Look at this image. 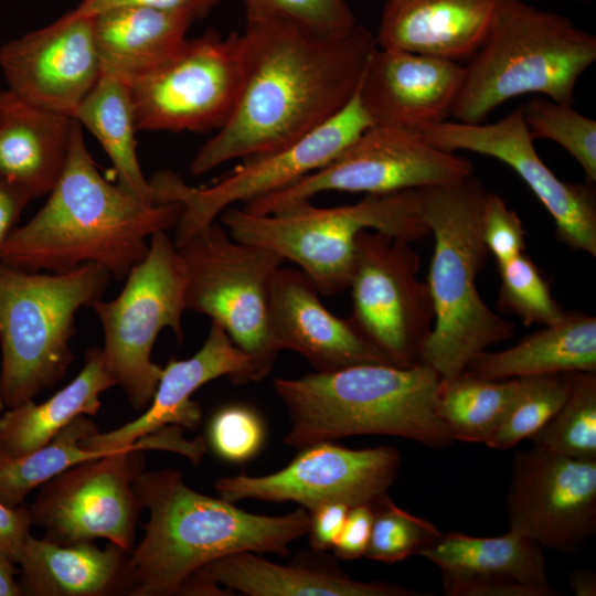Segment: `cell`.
<instances>
[{
  "label": "cell",
  "mask_w": 596,
  "mask_h": 596,
  "mask_svg": "<svg viewBox=\"0 0 596 596\" xmlns=\"http://www.w3.org/2000/svg\"><path fill=\"white\" fill-rule=\"evenodd\" d=\"M241 34V89L226 121L193 157L194 177L286 147L328 121L354 97L377 47L375 35L358 23L318 33L247 20Z\"/></svg>",
  "instance_id": "1"
},
{
  "label": "cell",
  "mask_w": 596,
  "mask_h": 596,
  "mask_svg": "<svg viewBox=\"0 0 596 596\" xmlns=\"http://www.w3.org/2000/svg\"><path fill=\"white\" fill-rule=\"evenodd\" d=\"M175 202L145 201L108 182L74 118L64 169L35 215L8 236L0 263L25 270L63 273L93 264L121 280L147 255L150 237L178 223Z\"/></svg>",
  "instance_id": "2"
},
{
  "label": "cell",
  "mask_w": 596,
  "mask_h": 596,
  "mask_svg": "<svg viewBox=\"0 0 596 596\" xmlns=\"http://www.w3.org/2000/svg\"><path fill=\"white\" fill-rule=\"evenodd\" d=\"M149 510L145 535L129 553L132 596L180 595L203 565L237 552L287 555L309 531L300 508L280 517L253 514L191 489L172 468L143 470L134 482Z\"/></svg>",
  "instance_id": "3"
},
{
  "label": "cell",
  "mask_w": 596,
  "mask_h": 596,
  "mask_svg": "<svg viewBox=\"0 0 596 596\" xmlns=\"http://www.w3.org/2000/svg\"><path fill=\"white\" fill-rule=\"evenodd\" d=\"M440 376L424 363L358 364L333 372L277 377L273 387L290 428L284 443L304 448L354 435H392L428 447L454 440L438 418Z\"/></svg>",
  "instance_id": "4"
},
{
  "label": "cell",
  "mask_w": 596,
  "mask_h": 596,
  "mask_svg": "<svg viewBox=\"0 0 596 596\" xmlns=\"http://www.w3.org/2000/svg\"><path fill=\"white\" fill-rule=\"evenodd\" d=\"M488 193L472 174L419 189L422 217L435 241L426 281L435 320L422 363L440 379L462 373L476 355L514 332V323L496 313L476 285L489 254L482 240Z\"/></svg>",
  "instance_id": "5"
},
{
  "label": "cell",
  "mask_w": 596,
  "mask_h": 596,
  "mask_svg": "<svg viewBox=\"0 0 596 596\" xmlns=\"http://www.w3.org/2000/svg\"><path fill=\"white\" fill-rule=\"evenodd\" d=\"M595 60V35L568 18L523 0H502L485 42L465 66L450 117L479 124L526 94L574 105L576 84Z\"/></svg>",
  "instance_id": "6"
},
{
  "label": "cell",
  "mask_w": 596,
  "mask_h": 596,
  "mask_svg": "<svg viewBox=\"0 0 596 596\" xmlns=\"http://www.w3.org/2000/svg\"><path fill=\"white\" fill-rule=\"evenodd\" d=\"M220 216L233 238L294 262L323 296L348 289L360 232L372 230L407 242L429 234L419 189L365 194L356 203L332 207L307 201L264 215L232 206Z\"/></svg>",
  "instance_id": "7"
},
{
  "label": "cell",
  "mask_w": 596,
  "mask_h": 596,
  "mask_svg": "<svg viewBox=\"0 0 596 596\" xmlns=\"http://www.w3.org/2000/svg\"><path fill=\"white\" fill-rule=\"evenodd\" d=\"M110 278L93 264L40 273L0 263V395L7 408L63 377L75 316L102 298Z\"/></svg>",
  "instance_id": "8"
},
{
  "label": "cell",
  "mask_w": 596,
  "mask_h": 596,
  "mask_svg": "<svg viewBox=\"0 0 596 596\" xmlns=\"http://www.w3.org/2000/svg\"><path fill=\"white\" fill-rule=\"evenodd\" d=\"M183 428L164 426L132 445L79 462L41 486L30 507L32 524L58 544L105 539L126 552L135 547V530L143 508L134 482L146 468L143 450L193 451Z\"/></svg>",
  "instance_id": "9"
},
{
  "label": "cell",
  "mask_w": 596,
  "mask_h": 596,
  "mask_svg": "<svg viewBox=\"0 0 596 596\" xmlns=\"http://www.w3.org/2000/svg\"><path fill=\"white\" fill-rule=\"evenodd\" d=\"M185 273L187 310L221 326L251 362V381L273 370L278 349L268 326V292L284 259L237 241L215 221L178 246Z\"/></svg>",
  "instance_id": "10"
},
{
  "label": "cell",
  "mask_w": 596,
  "mask_h": 596,
  "mask_svg": "<svg viewBox=\"0 0 596 596\" xmlns=\"http://www.w3.org/2000/svg\"><path fill=\"white\" fill-rule=\"evenodd\" d=\"M111 300L96 299L92 307L104 331L103 364L136 409L149 405L162 374L151 359L158 334L164 328L183 340L182 316L187 310L185 273L173 238L155 233L145 258L125 278Z\"/></svg>",
  "instance_id": "11"
},
{
  "label": "cell",
  "mask_w": 596,
  "mask_h": 596,
  "mask_svg": "<svg viewBox=\"0 0 596 596\" xmlns=\"http://www.w3.org/2000/svg\"><path fill=\"white\" fill-rule=\"evenodd\" d=\"M373 125L356 92L344 108L311 132L275 151L244 159L209 187H191L171 171L155 173L149 182L156 201L182 206L172 237L175 246L234 204L286 189L327 166Z\"/></svg>",
  "instance_id": "12"
},
{
  "label": "cell",
  "mask_w": 596,
  "mask_h": 596,
  "mask_svg": "<svg viewBox=\"0 0 596 596\" xmlns=\"http://www.w3.org/2000/svg\"><path fill=\"white\" fill-rule=\"evenodd\" d=\"M472 170L470 161L433 146L419 131L373 125L327 166L242 209L273 214L322 192L381 194L423 189L461 180Z\"/></svg>",
  "instance_id": "13"
},
{
  "label": "cell",
  "mask_w": 596,
  "mask_h": 596,
  "mask_svg": "<svg viewBox=\"0 0 596 596\" xmlns=\"http://www.w3.org/2000/svg\"><path fill=\"white\" fill-rule=\"evenodd\" d=\"M411 242L376 231L356 236L349 317L387 360L407 368L422 363L435 312L421 259Z\"/></svg>",
  "instance_id": "14"
},
{
  "label": "cell",
  "mask_w": 596,
  "mask_h": 596,
  "mask_svg": "<svg viewBox=\"0 0 596 596\" xmlns=\"http://www.w3.org/2000/svg\"><path fill=\"white\" fill-rule=\"evenodd\" d=\"M244 70L241 33L188 40L131 87L137 130L220 129L236 103Z\"/></svg>",
  "instance_id": "15"
},
{
  "label": "cell",
  "mask_w": 596,
  "mask_h": 596,
  "mask_svg": "<svg viewBox=\"0 0 596 596\" xmlns=\"http://www.w3.org/2000/svg\"><path fill=\"white\" fill-rule=\"evenodd\" d=\"M300 449L277 472L222 477L214 489L220 498L232 503L244 499L292 501L308 512L324 503L372 504L386 494L401 464L393 447L350 449L320 441Z\"/></svg>",
  "instance_id": "16"
},
{
  "label": "cell",
  "mask_w": 596,
  "mask_h": 596,
  "mask_svg": "<svg viewBox=\"0 0 596 596\" xmlns=\"http://www.w3.org/2000/svg\"><path fill=\"white\" fill-rule=\"evenodd\" d=\"M433 146L492 157L510 167L544 205L555 224L556 237L575 251L596 256V193L594 183L558 179L536 152L522 106L490 124L453 119L422 129Z\"/></svg>",
  "instance_id": "17"
},
{
  "label": "cell",
  "mask_w": 596,
  "mask_h": 596,
  "mask_svg": "<svg viewBox=\"0 0 596 596\" xmlns=\"http://www.w3.org/2000/svg\"><path fill=\"white\" fill-rule=\"evenodd\" d=\"M510 529L561 553H574L596 530V460L544 448L518 453L507 498Z\"/></svg>",
  "instance_id": "18"
},
{
  "label": "cell",
  "mask_w": 596,
  "mask_h": 596,
  "mask_svg": "<svg viewBox=\"0 0 596 596\" xmlns=\"http://www.w3.org/2000/svg\"><path fill=\"white\" fill-rule=\"evenodd\" d=\"M0 67L8 89L73 117L102 73L93 17L72 10L7 42L0 49Z\"/></svg>",
  "instance_id": "19"
},
{
  "label": "cell",
  "mask_w": 596,
  "mask_h": 596,
  "mask_svg": "<svg viewBox=\"0 0 596 596\" xmlns=\"http://www.w3.org/2000/svg\"><path fill=\"white\" fill-rule=\"evenodd\" d=\"M319 295L301 269L280 266L275 272L268 292V326L278 351L297 352L316 372L323 373L358 364H392L349 317L329 311Z\"/></svg>",
  "instance_id": "20"
},
{
  "label": "cell",
  "mask_w": 596,
  "mask_h": 596,
  "mask_svg": "<svg viewBox=\"0 0 596 596\" xmlns=\"http://www.w3.org/2000/svg\"><path fill=\"white\" fill-rule=\"evenodd\" d=\"M464 73L459 62L376 47L358 96L374 125L421 131L451 116Z\"/></svg>",
  "instance_id": "21"
},
{
  "label": "cell",
  "mask_w": 596,
  "mask_h": 596,
  "mask_svg": "<svg viewBox=\"0 0 596 596\" xmlns=\"http://www.w3.org/2000/svg\"><path fill=\"white\" fill-rule=\"evenodd\" d=\"M251 362L225 330L211 322L203 345L189 359L170 360L162 369L151 402L138 418L106 433L98 430L86 437L83 447L113 453L164 426L195 429L202 411L192 394L205 383L228 376L236 384L251 381Z\"/></svg>",
  "instance_id": "22"
},
{
  "label": "cell",
  "mask_w": 596,
  "mask_h": 596,
  "mask_svg": "<svg viewBox=\"0 0 596 596\" xmlns=\"http://www.w3.org/2000/svg\"><path fill=\"white\" fill-rule=\"evenodd\" d=\"M502 0H387L377 47L455 62L470 60L485 42Z\"/></svg>",
  "instance_id": "23"
},
{
  "label": "cell",
  "mask_w": 596,
  "mask_h": 596,
  "mask_svg": "<svg viewBox=\"0 0 596 596\" xmlns=\"http://www.w3.org/2000/svg\"><path fill=\"white\" fill-rule=\"evenodd\" d=\"M74 118L10 89L0 108V179L31 200L49 194L67 160Z\"/></svg>",
  "instance_id": "24"
},
{
  "label": "cell",
  "mask_w": 596,
  "mask_h": 596,
  "mask_svg": "<svg viewBox=\"0 0 596 596\" xmlns=\"http://www.w3.org/2000/svg\"><path fill=\"white\" fill-rule=\"evenodd\" d=\"M18 584L25 596H109L131 593L129 552L109 543L58 544L29 536Z\"/></svg>",
  "instance_id": "25"
},
{
  "label": "cell",
  "mask_w": 596,
  "mask_h": 596,
  "mask_svg": "<svg viewBox=\"0 0 596 596\" xmlns=\"http://www.w3.org/2000/svg\"><path fill=\"white\" fill-rule=\"evenodd\" d=\"M93 17L102 73L131 85L172 57L187 41L193 17L125 6Z\"/></svg>",
  "instance_id": "26"
},
{
  "label": "cell",
  "mask_w": 596,
  "mask_h": 596,
  "mask_svg": "<svg viewBox=\"0 0 596 596\" xmlns=\"http://www.w3.org/2000/svg\"><path fill=\"white\" fill-rule=\"evenodd\" d=\"M192 576L251 596H423L384 582H359L331 568L279 565L255 552L216 558Z\"/></svg>",
  "instance_id": "27"
},
{
  "label": "cell",
  "mask_w": 596,
  "mask_h": 596,
  "mask_svg": "<svg viewBox=\"0 0 596 596\" xmlns=\"http://www.w3.org/2000/svg\"><path fill=\"white\" fill-rule=\"evenodd\" d=\"M487 380H509L529 375L596 372V318L566 312L511 348L476 355L465 370Z\"/></svg>",
  "instance_id": "28"
},
{
  "label": "cell",
  "mask_w": 596,
  "mask_h": 596,
  "mask_svg": "<svg viewBox=\"0 0 596 596\" xmlns=\"http://www.w3.org/2000/svg\"><path fill=\"white\" fill-rule=\"evenodd\" d=\"M113 386L100 348L88 349L79 373L49 400L39 404L30 400L2 412L0 447L13 456L43 447L77 416L96 415L99 396Z\"/></svg>",
  "instance_id": "29"
},
{
  "label": "cell",
  "mask_w": 596,
  "mask_h": 596,
  "mask_svg": "<svg viewBox=\"0 0 596 596\" xmlns=\"http://www.w3.org/2000/svg\"><path fill=\"white\" fill-rule=\"evenodd\" d=\"M419 555L438 566L443 577L509 578L551 587L543 547L512 530L491 538L443 534Z\"/></svg>",
  "instance_id": "30"
},
{
  "label": "cell",
  "mask_w": 596,
  "mask_h": 596,
  "mask_svg": "<svg viewBox=\"0 0 596 596\" xmlns=\"http://www.w3.org/2000/svg\"><path fill=\"white\" fill-rule=\"evenodd\" d=\"M73 118L99 141L114 166L117 183L145 201L158 203L137 156L130 85L119 77L100 73Z\"/></svg>",
  "instance_id": "31"
},
{
  "label": "cell",
  "mask_w": 596,
  "mask_h": 596,
  "mask_svg": "<svg viewBox=\"0 0 596 596\" xmlns=\"http://www.w3.org/2000/svg\"><path fill=\"white\" fill-rule=\"evenodd\" d=\"M517 379L487 380L466 371L440 379L436 412L453 440L487 443L499 427Z\"/></svg>",
  "instance_id": "32"
},
{
  "label": "cell",
  "mask_w": 596,
  "mask_h": 596,
  "mask_svg": "<svg viewBox=\"0 0 596 596\" xmlns=\"http://www.w3.org/2000/svg\"><path fill=\"white\" fill-rule=\"evenodd\" d=\"M97 432L86 415L77 416L50 443L31 453L13 456L0 447V501L21 505L26 496L70 467L110 453L83 447L82 441Z\"/></svg>",
  "instance_id": "33"
},
{
  "label": "cell",
  "mask_w": 596,
  "mask_h": 596,
  "mask_svg": "<svg viewBox=\"0 0 596 596\" xmlns=\"http://www.w3.org/2000/svg\"><path fill=\"white\" fill-rule=\"evenodd\" d=\"M530 439L555 454L596 460V372H570L564 403Z\"/></svg>",
  "instance_id": "34"
},
{
  "label": "cell",
  "mask_w": 596,
  "mask_h": 596,
  "mask_svg": "<svg viewBox=\"0 0 596 596\" xmlns=\"http://www.w3.org/2000/svg\"><path fill=\"white\" fill-rule=\"evenodd\" d=\"M570 373L529 375L517 379V389L491 438L490 448L505 450L543 428L564 403Z\"/></svg>",
  "instance_id": "35"
},
{
  "label": "cell",
  "mask_w": 596,
  "mask_h": 596,
  "mask_svg": "<svg viewBox=\"0 0 596 596\" xmlns=\"http://www.w3.org/2000/svg\"><path fill=\"white\" fill-rule=\"evenodd\" d=\"M538 96L522 106L523 118L533 139L558 143L581 166L590 183L596 182V121L573 108Z\"/></svg>",
  "instance_id": "36"
},
{
  "label": "cell",
  "mask_w": 596,
  "mask_h": 596,
  "mask_svg": "<svg viewBox=\"0 0 596 596\" xmlns=\"http://www.w3.org/2000/svg\"><path fill=\"white\" fill-rule=\"evenodd\" d=\"M500 275L499 308L515 315L524 326H550L566 311L556 302L550 286L534 262L520 255L497 265Z\"/></svg>",
  "instance_id": "37"
},
{
  "label": "cell",
  "mask_w": 596,
  "mask_h": 596,
  "mask_svg": "<svg viewBox=\"0 0 596 596\" xmlns=\"http://www.w3.org/2000/svg\"><path fill=\"white\" fill-rule=\"evenodd\" d=\"M371 505L374 517L364 555L368 558L396 563L419 555L443 535L433 523L395 505L386 494Z\"/></svg>",
  "instance_id": "38"
},
{
  "label": "cell",
  "mask_w": 596,
  "mask_h": 596,
  "mask_svg": "<svg viewBox=\"0 0 596 596\" xmlns=\"http://www.w3.org/2000/svg\"><path fill=\"white\" fill-rule=\"evenodd\" d=\"M247 20L279 21L312 32L336 33L356 24L345 0H243Z\"/></svg>",
  "instance_id": "39"
},
{
  "label": "cell",
  "mask_w": 596,
  "mask_h": 596,
  "mask_svg": "<svg viewBox=\"0 0 596 596\" xmlns=\"http://www.w3.org/2000/svg\"><path fill=\"white\" fill-rule=\"evenodd\" d=\"M265 437L260 416L246 405L220 408L209 425V443L215 455L226 461L243 462L254 457Z\"/></svg>",
  "instance_id": "40"
},
{
  "label": "cell",
  "mask_w": 596,
  "mask_h": 596,
  "mask_svg": "<svg viewBox=\"0 0 596 596\" xmlns=\"http://www.w3.org/2000/svg\"><path fill=\"white\" fill-rule=\"evenodd\" d=\"M482 240L497 265L524 252L525 230L519 215L496 194L488 193L482 216Z\"/></svg>",
  "instance_id": "41"
},
{
  "label": "cell",
  "mask_w": 596,
  "mask_h": 596,
  "mask_svg": "<svg viewBox=\"0 0 596 596\" xmlns=\"http://www.w3.org/2000/svg\"><path fill=\"white\" fill-rule=\"evenodd\" d=\"M444 594L448 596H555L554 588L526 585L509 578L443 577Z\"/></svg>",
  "instance_id": "42"
},
{
  "label": "cell",
  "mask_w": 596,
  "mask_h": 596,
  "mask_svg": "<svg viewBox=\"0 0 596 596\" xmlns=\"http://www.w3.org/2000/svg\"><path fill=\"white\" fill-rule=\"evenodd\" d=\"M374 511L371 504L350 507L343 528L333 545L337 556L353 560L365 555Z\"/></svg>",
  "instance_id": "43"
},
{
  "label": "cell",
  "mask_w": 596,
  "mask_h": 596,
  "mask_svg": "<svg viewBox=\"0 0 596 596\" xmlns=\"http://www.w3.org/2000/svg\"><path fill=\"white\" fill-rule=\"evenodd\" d=\"M217 2L219 0H82L74 11L81 15L92 17L113 8L140 6L182 12L196 19L206 14Z\"/></svg>",
  "instance_id": "44"
},
{
  "label": "cell",
  "mask_w": 596,
  "mask_h": 596,
  "mask_svg": "<svg viewBox=\"0 0 596 596\" xmlns=\"http://www.w3.org/2000/svg\"><path fill=\"white\" fill-rule=\"evenodd\" d=\"M32 525L30 511L0 501V553L19 565Z\"/></svg>",
  "instance_id": "45"
},
{
  "label": "cell",
  "mask_w": 596,
  "mask_h": 596,
  "mask_svg": "<svg viewBox=\"0 0 596 596\" xmlns=\"http://www.w3.org/2000/svg\"><path fill=\"white\" fill-rule=\"evenodd\" d=\"M350 507L344 503H324L310 513L309 535L313 549H332L345 521Z\"/></svg>",
  "instance_id": "46"
},
{
  "label": "cell",
  "mask_w": 596,
  "mask_h": 596,
  "mask_svg": "<svg viewBox=\"0 0 596 596\" xmlns=\"http://www.w3.org/2000/svg\"><path fill=\"white\" fill-rule=\"evenodd\" d=\"M32 201L24 192L0 179V255L20 214Z\"/></svg>",
  "instance_id": "47"
},
{
  "label": "cell",
  "mask_w": 596,
  "mask_h": 596,
  "mask_svg": "<svg viewBox=\"0 0 596 596\" xmlns=\"http://www.w3.org/2000/svg\"><path fill=\"white\" fill-rule=\"evenodd\" d=\"M15 564L0 553V596H21Z\"/></svg>",
  "instance_id": "48"
},
{
  "label": "cell",
  "mask_w": 596,
  "mask_h": 596,
  "mask_svg": "<svg viewBox=\"0 0 596 596\" xmlns=\"http://www.w3.org/2000/svg\"><path fill=\"white\" fill-rule=\"evenodd\" d=\"M570 585L577 596L596 595V575L592 571H579L571 575Z\"/></svg>",
  "instance_id": "49"
},
{
  "label": "cell",
  "mask_w": 596,
  "mask_h": 596,
  "mask_svg": "<svg viewBox=\"0 0 596 596\" xmlns=\"http://www.w3.org/2000/svg\"><path fill=\"white\" fill-rule=\"evenodd\" d=\"M4 408H6V405H4L3 400H2V397L0 395V415L2 414Z\"/></svg>",
  "instance_id": "50"
},
{
  "label": "cell",
  "mask_w": 596,
  "mask_h": 596,
  "mask_svg": "<svg viewBox=\"0 0 596 596\" xmlns=\"http://www.w3.org/2000/svg\"><path fill=\"white\" fill-rule=\"evenodd\" d=\"M2 96H3V91L0 89V108H1V103H2Z\"/></svg>",
  "instance_id": "51"
},
{
  "label": "cell",
  "mask_w": 596,
  "mask_h": 596,
  "mask_svg": "<svg viewBox=\"0 0 596 596\" xmlns=\"http://www.w3.org/2000/svg\"><path fill=\"white\" fill-rule=\"evenodd\" d=\"M581 2L588 3L590 0H579Z\"/></svg>",
  "instance_id": "52"
}]
</instances>
